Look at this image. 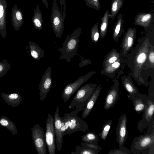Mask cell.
Wrapping results in <instances>:
<instances>
[{
    "mask_svg": "<svg viewBox=\"0 0 154 154\" xmlns=\"http://www.w3.org/2000/svg\"><path fill=\"white\" fill-rule=\"evenodd\" d=\"M82 140L85 142L97 143L99 141L98 135L91 132H88L81 137Z\"/></svg>",
    "mask_w": 154,
    "mask_h": 154,
    "instance_id": "83f0119b",
    "label": "cell"
},
{
    "mask_svg": "<svg viewBox=\"0 0 154 154\" xmlns=\"http://www.w3.org/2000/svg\"><path fill=\"white\" fill-rule=\"evenodd\" d=\"M127 118L125 114L121 116L118 120L116 131V141L119 147L124 146L127 139L128 132L127 128Z\"/></svg>",
    "mask_w": 154,
    "mask_h": 154,
    "instance_id": "7c38bea8",
    "label": "cell"
},
{
    "mask_svg": "<svg viewBox=\"0 0 154 154\" xmlns=\"http://www.w3.org/2000/svg\"><path fill=\"white\" fill-rule=\"evenodd\" d=\"M122 57L116 49H112L105 56L102 69L119 59Z\"/></svg>",
    "mask_w": 154,
    "mask_h": 154,
    "instance_id": "cb8c5ba5",
    "label": "cell"
},
{
    "mask_svg": "<svg viewBox=\"0 0 154 154\" xmlns=\"http://www.w3.org/2000/svg\"><path fill=\"white\" fill-rule=\"evenodd\" d=\"M29 48L31 56L35 60H38L44 57V51L35 42L29 41Z\"/></svg>",
    "mask_w": 154,
    "mask_h": 154,
    "instance_id": "603a6c76",
    "label": "cell"
},
{
    "mask_svg": "<svg viewBox=\"0 0 154 154\" xmlns=\"http://www.w3.org/2000/svg\"><path fill=\"white\" fill-rule=\"evenodd\" d=\"M99 150L91 148L87 146H77L75 151L72 152L71 154H98Z\"/></svg>",
    "mask_w": 154,
    "mask_h": 154,
    "instance_id": "4316f807",
    "label": "cell"
},
{
    "mask_svg": "<svg viewBox=\"0 0 154 154\" xmlns=\"http://www.w3.org/2000/svg\"><path fill=\"white\" fill-rule=\"evenodd\" d=\"M137 45L130 51L127 56L128 67L131 73L132 77L139 85L144 83L140 77V72L146 61L148 50L152 45L148 38H143L138 40Z\"/></svg>",
    "mask_w": 154,
    "mask_h": 154,
    "instance_id": "6da1fadb",
    "label": "cell"
},
{
    "mask_svg": "<svg viewBox=\"0 0 154 154\" xmlns=\"http://www.w3.org/2000/svg\"><path fill=\"white\" fill-rule=\"evenodd\" d=\"M136 36V30L135 29H129L122 39L121 51L120 53L123 57H126L134 45Z\"/></svg>",
    "mask_w": 154,
    "mask_h": 154,
    "instance_id": "4fadbf2b",
    "label": "cell"
},
{
    "mask_svg": "<svg viewBox=\"0 0 154 154\" xmlns=\"http://www.w3.org/2000/svg\"><path fill=\"white\" fill-rule=\"evenodd\" d=\"M81 28L79 27L71 33L70 36L68 34L61 48L58 49L60 53V60L64 59L69 63L72 59L77 54L79 43V37Z\"/></svg>",
    "mask_w": 154,
    "mask_h": 154,
    "instance_id": "3957f363",
    "label": "cell"
},
{
    "mask_svg": "<svg viewBox=\"0 0 154 154\" xmlns=\"http://www.w3.org/2000/svg\"><path fill=\"white\" fill-rule=\"evenodd\" d=\"M130 149L133 154H154V132L135 137Z\"/></svg>",
    "mask_w": 154,
    "mask_h": 154,
    "instance_id": "5b68a950",
    "label": "cell"
},
{
    "mask_svg": "<svg viewBox=\"0 0 154 154\" xmlns=\"http://www.w3.org/2000/svg\"><path fill=\"white\" fill-rule=\"evenodd\" d=\"M52 70L49 67L42 75L38 85L40 100L43 102L49 92L52 85Z\"/></svg>",
    "mask_w": 154,
    "mask_h": 154,
    "instance_id": "8fae6325",
    "label": "cell"
},
{
    "mask_svg": "<svg viewBox=\"0 0 154 154\" xmlns=\"http://www.w3.org/2000/svg\"><path fill=\"white\" fill-rule=\"evenodd\" d=\"M130 152L128 149L124 146L118 149L110 150L107 154H129Z\"/></svg>",
    "mask_w": 154,
    "mask_h": 154,
    "instance_id": "d6a6232c",
    "label": "cell"
},
{
    "mask_svg": "<svg viewBox=\"0 0 154 154\" xmlns=\"http://www.w3.org/2000/svg\"><path fill=\"white\" fill-rule=\"evenodd\" d=\"M96 83H91L82 86L77 90L69 107L75 108L79 112L84 110L88 101L94 93Z\"/></svg>",
    "mask_w": 154,
    "mask_h": 154,
    "instance_id": "277c9868",
    "label": "cell"
},
{
    "mask_svg": "<svg viewBox=\"0 0 154 154\" xmlns=\"http://www.w3.org/2000/svg\"><path fill=\"white\" fill-rule=\"evenodd\" d=\"M96 72L94 71H91L85 75L79 77L74 82L66 85L62 94V98L63 101L65 102H67L81 85Z\"/></svg>",
    "mask_w": 154,
    "mask_h": 154,
    "instance_id": "9c48e42d",
    "label": "cell"
},
{
    "mask_svg": "<svg viewBox=\"0 0 154 154\" xmlns=\"http://www.w3.org/2000/svg\"><path fill=\"white\" fill-rule=\"evenodd\" d=\"M32 141L38 154H47L45 135L43 128L36 124L31 128Z\"/></svg>",
    "mask_w": 154,
    "mask_h": 154,
    "instance_id": "ba28073f",
    "label": "cell"
},
{
    "mask_svg": "<svg viewBox=\"0 0 154 154\" xmlns=\"http://www.w3.org/2000/svg\"><path fill=\"white\" fill-rule=\"evenodd\" d=\"M101 89L100 85L96 88L94 93L88 101L83 110L81 117L82 119L86 118L90 114L99 97Z\"/></svg>",
    "mask_w": 154,
    "mask_h": 154,
    "instance_id": "44dd1931",
    "label": "cell"
},
{
    "mask_svg": "<svg viewBox=\"0 0 154 154\" xmlns=\"http://www.w3.org/2000/svg\"><path fill=\"white\" fill-rule=\"evenodd\" d=\"M112 123V120H109L103 125L101 132L98 133L99 135L102 140H104L106 139L110 129Z\"/></svg>",
    "mask_w": 154,
    "mask_h": 154,
    "instance_id": "f1b7e54d",
    "label": "cell"
},
{
    "mask_svg": "<svg viewBox=\"0 0 154 154\" xmlns=\"http://www.w3.org/2000/svg\"><path fill=\"white\" fill-rule=\"evenodd\" d=\"M113 81V84L108 91L105 99L104 108L106 110L109 109L113 107L119 98V81L116 79H114Z\"/></svg>",
    "mask_w": 154,
    "mask_h": 154,
    "instance_id": "5bb4252c",
    "label": "cell"
},
{
    "mask_svg": "<svg viewBox=\"0 0 154 154\" xmlns=\"http://www.w3.org/2000/svg\"><path fill=\"white\" fill-rule=\"evenodd\" d=\"M78 112L75 109L70 113H63L64 116L60 117L62 122L61 131L63 137L66 134L70 135L77 131H88V124L78 116Z\"/></svg>",
    "mask_w": 154,
    "mask_h": 154,
    "instance_id": "7a4b0ae2",
    "label": "cell"
},
{
    "mask_svg": "<svg viewBox=\"0 0 154 154\" xmlns=\"http://www.w3.org/2000/svg\"><path fill=\"white\" fill-rule=\"evenodd\" d=\"M81 61L79 64V67H82L86 66L88 64H90L91 62L90 60L88 59L84 58V57H80Z\"/></svg>",
    "mask_w": 154,
    "mask_h": 154,
    "instance_id": "e575fe53",
    "label": "cell"
},
{
    "mask_svg": "<svg viewBox=\"0 0 154 154\" xmlns=\"http://www.w3.org/2000/svg\"><path fill=\"white\" fill-rule=\"evenodd\" d=\"M152 78V80L149 84V86L147 96L148 100L154 101V77Z\"/></svg>",
    "mask_w": 154,
    "mask_h": 154,
    "instance_id": "1f68e13d",
    "label": "cell"
},
{
    "mask_svg": "<svg viewBox=\"0 0 154 154\" xmlns=\"http://www.w3.org/2000/svg\"><path fill=\"white\" fill-rule=\"evenodd\" d=\"M81 146L88 147L91 148L95 149L98 150H101L102 148L100 147L98 143H91L89 142H81Z\"/></svg>",
    "mask_w": 154,
    "mask_h": 154,
    "instance_id": "836d02e7",
    "label": "cell"
},
{
    "mask_svg": "<svg viewBox=\"0 0 154 154\" xmlns=\"http://www.w3.org/2000/svg\"><path fill=\"white\" fill-rule=\"evenodd\" d=\"M151 17V16L150 14H146L142 17L141 21L143 23L146 22Z\"/></svg>",
    "mask_w": 154,
    "mask_h": 154,
    "instance_id": "8d00e7d4",
    "label": "cell"
},
{
    "mask_svg": "<svg viewBox=\"0 0 154 154\" xmlns=\"http://www.w3.org/2000/svg\"><path fill=\"white\" fill-rule=\"evenodd\" d=\"M121 80L125 90L128 94L127 96L128 98L132 100L138 93V90L134 85L131 76L123 75L122 77Z\"/></svg>",
    "mask_w": 154,
    "mask_h": 154,
    "instance_id": "e0dca14e",
    "label": "cell"
},
{
    "mask_svg": "<svg viewBox=\"0 0 154 154\" xmlns=\"http://www.w3.org/2000/svg\"><path fill=\"white\" fill-rule=\"evenodd\" d=\"M42 2L45 5V7L48 9V0H41Z\"/></svg>",
    "mask_w": 154,
    "mask_h": 154,
    "instance_id": "f35d334b",
    "label": "cell"
},
{
    "mask_svg": "<svg viewBox=\"0 0 154 154\" xmlns=\"http://www.w3.org/2000/svg\"><path fill=\"white\" fill-rule=\"evenodd\" d=\"M154 101L148 100L147 107L143 112L142 118L137 125L138 129L141 132H143L147 129L145 134L154 132Z\"/></svg>",
    "mask_w": 154,
    "mask_h": 154,
    "instance_id": "8992f818",
    "label": "cell"
},
{
    "mask_svg": "<svg viewBox=\"0 0 154 154\" xmlns=\"http://www.w3.org/2000/svg\"><path fill=\"white\" fill-rule=\"evenodd\" d=\"M118 8V3L117 2L115 1L112 4V11L113 12H116Z\"/></svg>",
    "mask_w": 154,
    "mask_h": 154,
    "instance_id": "74e56055",
    "label": "cell"
},
{
    "mask_svg": "<svg viewBox=\"0 0 154 154\" xmlns=\"http://www.w3.org/2000/svg\"><path fill=\"white\" fill-rule=\"evenodd\" d=\"M59 108L57 106L54 115V128L57 149L60 151L63 143V136L61 134L62 122L59 114Z\"/></svg>",
    "mask_w": 154,
    "mask_h": 154,
    "instance_id": "2e32d148",
    "label": "cell"
},
{
    "mask_svg": "<svg viewBox=\"0 0 154 154\" xmlns=\"http://www.w3.org/2000/svg\"><path fill=\"white\" fill-rule=\"evenodd\" d=\"M0 126L7 128L14 136L17 133V127L14 123L7 116H2L1 117Z\"/></svg>",
    "mask_w": 154,
    "mask_h": 154,
    "instance_id": "484cf974",
    "label": "cell"
},
{
    "mask_svg": "<svg viewBox=\"0 0 154 154\" xmlns=\"http://www.w3.org/2000/svg\"><path fill=\"white\" fill-rule=\"evenodd\" d=\"M125 62L122 57L119 60L102 69L100 73L102 75H106L109 78L113 79L119 71L123 69Z\"/></svg>",
    "mask_w": 154,
    "mask_h": 154,
    "instance_id": "9a60e30c",
    "label": "cell"
},
{
    "mask_svg": "<svg viewBox=\"0 0 154 154\" xmlns=\"http://www.w3.org/2000/svg\"><path fill=\"white\" fill-rule=\"evenodd\" d=\"M1 96L6 103L13 107L19 105L22 102V97L17 93L10 94L2 93Z\"/></svg>",
    "mask_w": 154,
    "mask_h": 154,
    "instance_id": "7402d4cb",
    "label": "cell"
},
{
    "mask_svg": "<svg viewBox=\"0 0 154 154\" xmlns=\"http://www.w3.org/2000/svg\"><path fill=\"white\" fill-rule=\"evenodd\" d=\"M7 0H0V34L4 38L6 36Z\"/></svg>",
    "mask_w": 154,
    "mask_h": 154,
    "instance_id": "ffe728a7",
    "label": "cell"
},
{
    "mask_svg": "<svg viewBox=\"0 0 154 154\" xmlns=\"http://www.w3.org/2000/svg\"><path fill=\"white\" fill-rule=\"evenodd\" d=\"M23 15L17 5L15 4L12 8L11 21L14 29L18 31L22 26L23 20Z\"/></svg>",
    "mask_w": 154,
    "mask_h": 154,
    "instance_id": "d6986e66",
    "label": "cell"
},
{
    "mask_svg": "<svg viewBox=\"0 0 154 154\" xmlns=\"http://www.w3.org/2000/svg\"><path fill=\"white\" fill-rule=\"evenodd\" d=\"M60 11L63 13H66V5L65 0H60Z\"/></svg>",
    "mask_w": 154,
    "mask_h": 154,
    "instance_id": "d590c367",
    "label": "cell"
},
{
    "mask_svg": "<svg viewBox=\"0 0 154 154\" xmlns=\"http://www.w3.org/2000/svg\"><path fill=\"white\" fill-rule=\"evenodd\" d=\"M66 13H63L59 9L57 0H53L51 15L52 28L57 38H60L63 31L64 20Z\"/></svg>",
    "mask_w": 154,
    "mask_h": 154,
    "instance_id": "52a82bcc",
    "label": "cell"
},
{
    "mask_svg": "<svg viewBox=\"0 0 154 154\" xmlns=\"http://www.w3.org/2000/svg\"><path fill=\"white\" fill-rule=\"evenodd\" d=\"M45 135L49 154H55L56 142L54 120L53 116L49 113L48 114L46 120Z\"/></svg>",
    "mask_w": 154,
    "mask_h": 154,
    "instance_id": "30bf717a",
    "label": "cell"
},
{
    "mask_svg": "<svg viewBox=\"0 0 154 154\" xmlns=\"http://www.w3.org/2000/svg\"><path fill=\"white\" fill-rule=\"evenodd\" d=\"M99 33L98 26L94 25L92 28L91 32V37L92 41L94 43H97L98 42L99 38Z\"/></svg>",
    "mask_w": 154,
    "mask_h": 154,
    "instance_id": "4dcf8cb0",
    "label": "cell"
},
{
    "mask_svg": "<svg viewBox=\"0 0 154 154\" xmlns=\"http://www.w3.org/2000/svg\"><path fill=\"white\" fill-rule=\"evenodd\" d=\"M132 100L134 110L138 113L143 112L147 107L148 99L146 94L138 93Z\"/></svg>",
    "mask_w": 154,
    "mask_h": 154,
    "instance_id": "ac0fdd59",
    "label": "cell"
},
{
    "mask_svg": "<svg viewBox=\"0 0 154 154\" xmlns=\"http://www.w3.org/2000/svg\"><path fill=\"white\" fill-rule=\"evenodd\" d=\"M33 12V16L32 20L34 26L36 29L41 31L43 27V21L42 12L38 5H37Z\"/></svg>",
    "mask_w": 154,
    "mask_h": 154,
    "instance_id": "d4e9b609",
    "label": "cell"
},
{
    "mask_svg": "<svg viewBox=\"0 0 154 154\" xmlns=\"http://www.w3.org/2000/svg\"><path fill=\"white\" fill-rule=\"evenodd\" d=\"M11 65L6 60L0 62V78L2 77L10 70Z\"/></svg>",
    "mask_w": 154,
    "mask_h": 154,
    "instance_id": "f546056e",
    "label": "cell"
}]
</instances>
